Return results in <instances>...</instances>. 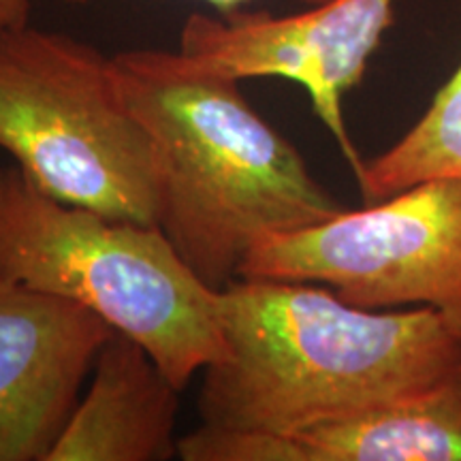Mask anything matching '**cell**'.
Segmentation results:
<instances>
[{"label": "cell", "instance_id": "1", "mask_svg": "<svg viewBox=\"0 0 461 461\" xmlns=\"http://www.w3.org/2000/svg\"><path fill=\"white\" fill-rule=\"evenodd\" d=\"M222 355L201 423L293 436L429 387L461 367V338L429 308L367 310L312 282L238 278L216 293Z\"/></svg>", "mask_w": 461, "mask_h": 461}, {"label": "cell", "instance_id": "2", "mask_svg": "<svg viewBox=\"0 0 461 461\" xmlns=\"http://www.w3.org/2000/svg\"><path fill=\"white\" fill-rule=\"evenodd\" d=\"M126 105L149 135L158 229L210 291L240 278L250 248L346 207L240 90L184 51L112 56Z\"/></svg>", "mask_w": 461, "mask_h": 461}, {"label": "cell", "instance_id": "3", "mask_svg": "<svg viewBox=\"0 0 461 461\" xmlns=\"http://www.w3.org/2000/svg\"><path fill=\"white\" fill-rule=\"evenodd\" d=\"M0 278L82 303L180 391L222 355L216 293L163 230L51 197L17 165L0 169Z\"/></svg>", "mask_w": 461, "mask_h": 461}, {"label": "cell", "instance_id": "4", "mask_svg": "<svg viewBox=\"0 0 461 461\" xmlns=\"http://www.w3.org/2000/svg\"><path fill=\"white\" fill-rule=\"evenodd\" d=\"M0 148L51 197L158 227L152 141L92 45L31 24L0 37Z\"/></svg>", "mask_w": 461, "mask_h": 461}, {"label": "cell", "instance_id": "5", "mask_svg": "<svg viewBox=\"0 0 461 461\" xmlns=\"http://www.w3.org/2000/svg\"><path fill=\"white\" fill-rule=\"evenodd\" d=\"M240 278L312 282L367 310L429 308L461 338V177H431L250 248Z\"/></svg>", "mask_w": 461, "mask_h": 461}, {"label": "cell", "instance_id": "6", "mask_svg": "<svg viewBox=\"0 0 461 461\" xmlns=\"http://www.w3.org/2000/svg\"><path fill=\"white\" fill-rule=\"evenodd\" d=\"M393 17L395 0H322L293 15L194 14L182 28L180 51L240 82L282 77L303 86L357 177L366 160L346 129L342 101L361 82Z\"/></svg>", "mask_w": 461, "mask_h": 461}, {"label": "cell", "instance_id": "7", "mask_svg": "<svg viewBox=\"0 0 461 461\" xmlns=\"http://www.w3.org/2000/svg\"><path fill=\"white\" fill-rule=\"evenodd\" d=\"M112 333L82 303L0 278V461H45Z\"/></svg>", "mask_w": 461, "mask_h": 461}, {"label": "cell", "instance_id": "8", "mask_svg": "<svg viewBox=\"0 0 461 461\" xmlns=\"http://www.w3.org/2000/svg\"><path fill=\"white\" fill-rule=\"evenodd\" d=\"M177 395L146 346L113 330L96 355L88 393L45 461L169 459L177 453Z\"/></svg>", "mask_w": 461, "mask_h": 461}, {"label": "cell", "instance_id": "9", "mask_svg": "<svg viewBox=\"0 0 461 461\" xmlns=\"http://www.w3.org/2000/svg\"><path fill=\"white\" fill-rule=\"evenodd\" d=\"M246 461H461V367L429 387L293 436L248 431Z\"/></svg>", "mask_w": 461, "mask_h": 461}, {"label": "cell", "instance_id": "10", "mask_svg": "<svg viewBox=\"0 0 461 461\" xmlns=\"http://www.w3.org/2000/svg\"><path fill=\"white\" fill-rule=\"evenodd\" d=\"M431 177H461V65L400 141L366 160L357 184L367 203Z\"/></svg>", "mask_w": 461, "mask_h": 461}, {"label": "cell", "instance_id": "11", "mask_svg": "<svg viewBox=\"0 0 461 461\" xmlns=\"http://www.w3.org/2000/svg\"><path fill=\"white\" fill-rule=\"evenodd\" d=\"M32 0H0V37L28 24Z\"/></svg>", "mask_w": 461, "mask_h": 461}, {"label": "cell", "instance_id": "12", "mask_svg": "<svg viewBox=\"0 0 461 461\" xmlns=\"http://www.w3.org/2000/svg\"><path fill=\"white\" fill-rule=\"evenodd\" d=\"M68 3H84V0H68ZM201 3L212 5V7L221 11V14H230V11L241 9L246 3H252V0H201ZM310 5H319L322 0H305Z\"/></svg>", "mask_w": 461, "mask_h": 461}]
</instances>
